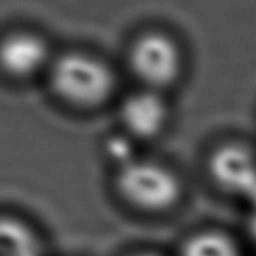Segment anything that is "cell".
<instances>
[{"instance_id": "obj_1", "label": "cell", "mask_w": 256, "mask_h": 256, "mask_svg": "<svg viewBox=\"0 0 256 256\" xmlns=\"http://www.w3.org/2000/svg\"><path fill=\"white\" fill-rule=\"evenodd\" d=\"M47 80L52 92L62 102L80 110L99 109L117 91L116 70L104 58L83 50L54 57Z\"/></svg>"}, {"instance_id": "obj_2", "label": "cell", "mask_w": 256, "mask_h": 256, "mask_svg": "<svg viewBox=\"0 0 256 256\" xmlns=\"http://www.w3.org/2000/svg\"><path fill=\"white\" fill-rule=\"evenodd\" d=\"M112 190L128 210L141 214H160L178 203L184 186L170 167L156 160L133 158L117 166Z\"/></svg>"}, {"instance_id": "obj_3", "label": "cell", "mask_w": 256, "mask_h": 256, "mask_svg": "<svg viewBox=\"0 0 256 256\" xmlns=\"http://www.w3.org/2000/svg\"><path fill=\"white\" fill-rule=\"evenodd\" d=\"M126 60L132 75L143 88L159 92L177 84L185 70V56L177 39L159 30L134 38Z\"/></svg>"}, {"instance_id": "obj_4", "label": "cell", "mask_w": 256, "mask_h": 256, "mask_svg": "<svg viewBox=\"0 0 256 256\" xmlns=\"http://www.w3.org/2000/svg\"><path fill=\"white\" fill-rule=\"evenodd\" d=\"M54 54L47 38L31 30H13L0 36V73L26 82L49 70Z\"/></svg>"}, {"instance_id": "obj_5", "label": "cell", "mask_w": 256, "mask_h": 256, "mask_svg": "<svg viewBox=\"0 0 256 256\" xmlns=\"http://www.w3.org/2000/svg\"><path fill=\"white\" fill-rule=\"evenodd\" d=\"M210 174L216 185L227 193L252 200L256 194V156L240 143L219 146L211 154Z\"/></svg>"}, {"instance_id": "obj_6", "label": "cell", "mask_w": 256, "mask_h": 256, "mask_svg": "<svg viewBox=\"0 0 256 256\" xmlns=\"http://www.w3.org/2000/svg\"><path fill=\"white\" fill-rule=\"evenodd\" d=\"M169 104L159 91H134L122 100L118 118L128 136L134 140H154L169 124Z\"/></svg>"}, {"instance_id": "obj_7", "label": "cell", "mask_w": 256, "mask_h": 256, "mask_svg": "<svg viewBox=\"0 0 256 256\" xmlns=\"http://www.w3.org/2000/svg\"><path fill=\"white\" fill-rule=\"evenodd\" d=\"M0 256H46L42 232L24 216L0 211Z\"/></svg>"}, {"instance_id": "obj_8", "label": "cell", "mask_w": 256, "mask_h": 256, "mask_svg": "<svg viewBox=\"0 0 256 256\" xmlns=\"http://www.w3.org/2000/svg\"><path fill=\"white\" fill-rule=\"evenodd\" d=\"M180 256H240V250L230 235L203 230L185 240Z\"/></svg>"}, {"instance_id": "obj_9", "label": "cell", "mask_w": 256, "mask_h": 256, "mask_svg": "<svg viewBox=\"0 0 256 256\" xmlns=\"http://www.w3.org/2000/svg\"><path fill=\"white\" fill-rule=\"evenodd\" d=\"M250 201H252V212L250 218H248V230H250V235L256 242V194Z\"/></svg>"}, {"instance_id": "obj_10", "label": "cell", "mask_w": 256, "mask_h": 256, "mask_svg": "<svg viewBox=\"0 0 256 256\" xmlns=\"http://www.w3.org/2000/svg\"><path fill=\"white\" fill-rule=\"evenodd\" d=\"M128 256H160L158 253H152V252H136V253H132Z\"/></svg>"}]
</instances>
